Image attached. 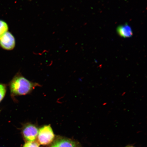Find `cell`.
Returning <instances> with one entry per match:
<instances>
[{"mask_svg":"<svg viewBox=\"0 0 147 147\" xmlns=\"http://www.w3.org/2000/svg\"><path fill=\"white\" fill-rule=\"evenodd\" d=\"M38 87L41 86L38 83L27 80L20 72L14 76L10 84L11 94L13 97L29 94Z\"/></svg>","mask_w":147,"mask_h":147,"instance_id":"6da1fadb","label":"cell"},{"mask_svg":"<svg viewBox=\"0 0 147 147\" xmlns=\"http://www.w3.org/2000/svg\"><path fill=\"white\" fill-rule=\"evenodd\" d=\"M38 142L43 146L49 145L55 139V135L50 125H46L38 129Z\"/></svg>","mask_w":147,"mask_h":147,"instance_id":"7a4b0ae2","label":"cell"},{"mask_svg":"<svg viewBox=\"0 0 147 147\" xmlns=\"http://www.w3.org/2000/svg\"><path fill=\"white\" fill-rule=\"evenodd\" d=\"M38 131V127L35 124L27 123L22 127V136L26 142L35 141L37 138Z\"/></svg>","mask_w":147,"mask_h":147,"instance_id":"3957f363","label":"cell"},{"mask_svg":"<svg viewBox=\"0 0 147 147\" xmlns=\"http://www.w3.org/2000/svg\"><path fill=\"white\" fill-rule=\"evenodd\" d=\"M16 45L15 39L11 33L7 32L0 38V46L3 49L11 50Z\"/></svg>","mask_w":147,"mask_h":147,"instance_id":"277c9868","label":"cell"},{"mask_svg":"<svg viewBox=\"0 0 147 147\" xmlns=\"http://www.w3.org/2000/svg\"><path fill=\"white\" fill-rule=\"evenodd\" d=\"M48 147H80L75 141L67 138L58 137Z\"/></svg>","mask_w":147,"mask_h":147,"instance_id":"5b68a950","label":"cell"},{"mask_svg":"<svg viewBox=\"0 0 147 147\" xmlns=\"http://www.w3.org/2000/svg\"><path fill=\"white\" fill-rule=\"evenodd\" d=\"M117 32L119 36L124 38L130 37L133 35L131 28L128 24L119 26L117 28Z\"/></svg>","mask_w":147,"mask_h":147,"instance_id":"8992f818","label":"cell"},{"mask_svg":"<svg viewBox=\"0 0 147 147\" xmlns=\"http://www.w3.org/2000/svg\"><path fill=\"white\" fill-rule=\"evenodd\" d=\"M8 25L5 22L0 20V38L5 33L8 32Z\"/></svg>","mask_w":147,"mask_h":147,"instance_id":"52a82bcc","label":"cell"},{"mask_svg":"<svg viewBox=\"0 0 147 147\" xmlns=\"http://www.w3.org/2000/svg\"><path fill=\"white\" fill-rule=\"evenodd\" d=\"M6 91V86L4 84H0V102L4 98Z\"/></svg>","mask_w":147,"mask_h":147,"instance_id":"ba28073f","label":"cell"},{"mask_svg":"<svg viewBox=\"0 0 147 147\" xmlns=\"http://www.w3.org/2000/svg\"><path fill=\"white\" fill-rule=\"evenodd\" d=\"M23 147H40V144L35 141L26 142Z\"/></svg>","mask_w":147,"mask_h":147,"instance_id":"9c48e42d","label":"cell"},{"mask_svg":"<svg viewBox=\"0 0 147 147\" xmlns=\"http://www.w3.org/2000/svg\"><path fill=\"white\" fill-rule=\"evenodd\" d=\"M126 147H134L132 146H128Z\"/></svg>","mask_w":147,"mask_h":147,"instance_id":"30bf717a","label":"cell"}]
</instances>
